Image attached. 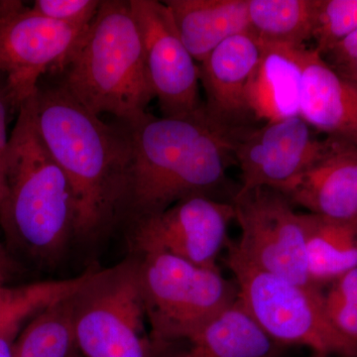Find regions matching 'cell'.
<instances>
[{
  "instance_id": "5b68a950",
  "label": "cell",
  "mask_w": 357,
  "mask_h": 357,
  "mask_svg": "<svg viewBox=\"0 0 357 357\" xmlns=\"http://www.w3.org/2000/svg\"><path fill=\"white\" fill-rule=\"evenodd\" d=\"M141 296L152 349L197 332L238 300L220 268L198 266L162 251L138 255Z\"/></svg>"
},
{
  "instance_id": "52a82bcc",
  "label": "cell",
  "mask_w": 357,
  "mask_h": 357,
  "mask_svg": "<svg viewBox=\"0 0 357 357\" xmlns=\"http://www.w3.org/2000/svg\"><path fill=\"white\" fill-rule=\"evenodd\" d=\"M76 347L83 357H153L138 258L93 271L73 296Z\"/></svg>"
},
{
  "instance_id": "277c9868",
  "label": "cell",
  "mask_w": 357,
  "mask_h": 357,
  "mask_svg": "<svg viewBox=\"0 0 357 357\" xmlns=\"http://www.w3.org/2000/svg\"><path fill=\"white\" fill-rule=\"evenodd\" d=\"M34 95L21 105L9 136L3 230L26 255L53 262L75 237L76 210L69 181L39 132Z\"/></svg>"
},
{
  "instance_id": "2e32d148",
  "label": "cell",
  "mask_w": 357,
  "mask_h": 357,
  "mask_svg": "<svg viewBox=\"0 0 357 357\" xmlns=\"http://www.w3.org/2000/svg\"><path fill=\"white\" fill-rule=\"evenodd\" d=\"M275 344L238 300L203 328L153 351V357H272Z\"/></svg>"
},
{
  "instance_id": "7a4b0ae2",
  "label": "cell",
  "mask_w": 357,
  "mask_h": 357,
  "mask_svg": "<svg viewBox=\"0 0 357 357\" xmlns=\"http://www.w3.org/2000/svg\"><path fill=\"white\" fill-rule=\"evenodd\" d=\"M132 143L123 218L162 213L182 199L208 197L222 187L241 132L218 126L203 112L189 119L147 114L128 126Z\"/></svg>"
},
{
  "instance_id": "7c38bea8",
  "label": "cell",
  "mask_w": 357,
  "mask_h": 357,
  "mask_svg": "<svg viewBox=\"0 0 357 357\" xmlns=\"http://www.w3.org/2000/svg\"><path fill=\"white\" fill-rule=\"evenodd\" d=\"M328 144V138L317 137L301 116L243 131L234 145V160L241 171L238 192L268 188L287 196Z\"/></svg>"
},
{
  "instance_id": "3957f363",
  "label": "cell",
  "mask_w": 357,
  "mask_h": 357,
  "mask_svg": "<svg viewBox=\"0 0 357 357\" xmlns=\"http://www.w3.org/2000/svg\"><path fill=\"white\" fill-rule=\"evenodd\" d=\"M60 84L84 109L131 126L155 98L130 0H102L62 70Z\"/></svg>"
},
{
  "instance_id": "484cf974",
  "label": "cell",
  "mask_w": 357,
  "mask_h": 357,
  "mask_svg": "<svg viewBox=\"0 0 357 357\" xmlns=\"http://www.w3.org/2000/svg\"><path fill=\"white\" fill-rule=\"evenodd\" d=\"M333 288L347 302L357 309V268L351 270L335 281Z\"/></svg>"
},
{
  "instance_id": "ffe728a7",
  "label": "cell",
  "mask_w": 357,
  "mask_h": 357,
  "mask_svg": "<svg viewBox=\"0 0 357 357\" xmlns=\"http://www.w3.org/2000/svg\"><path fill=\"white\" fill-rule=\"evenodd\" d=\"M89 272L61 281L0 287V357H13L16 340L26 324L56 301L76 292Z\"/></svg>"
},
{
  "instance_id": "4316f807",
  "label": "cell",
  "mask_w": 357,
  "mask_h": 357,
  "mask_svg": "<svg viewBox=\"0 0 357 357\" xmlns=\"http://www.w3.org/2000/svg\"><path fill=\"white\" fill-rule=\"evenodd\" d=\"M20 265L10 251L0 243V287L9 286V282L20 273Z\"/></svg>"
},
{
  "instance_id": "5bb4252c",
  "label": "cell",
  "mask_w": 357,
  "mask_h": 357,
  "mask_svg": "<svg viewBox=\"0 0 357 357\" xmlns=\"http://www.w3.org/2000/svg\"><path fill=\"white\" fill-rule=\"evenodd\" d=\"M300 116L326 137L357 146V86L314 49L301 47Z\"/></svg>"
},
{
  "instance_id": "9c48e42d",
  "label": "cell",
  "mask_w": 357,
  "mask_h": 357,
  "mask_svg": "<svg viewBox=\"0 0 357 357\" xmlns=\"http://www.w3.org/2000/svg\"><path fill=\"white\" fill-rule=\"evenodd\" d=\"M231 203L241 236L238 243H227L229 248L259 269L298 285L317 286L307 272L302 215L285 195L257 188L237 192Z\"/></svg>"
},
{
  "instance_id": "83f0119b",
  "label": "cell",
  "mask_w": 357,
  "mask_h": 357,
  "mask_svg": "<svg viewBox=\"0 0 357 357\" xmlns=\"http://www.w3.org/2000/svg\"><path fill=\"white\" fill-rule=\"evenodd\" d=\"M333 69L337 70L342 76L347 77V79L357 86V56L347 62V64L338 68H333Z\"/></svg>"
},
{
  "instance_id": "30bf717a",
  "label": "cell",
  "mask_w": 357,
  "mask_h": 357,
  "mask_svg": "<svg viewBox=\"0 0 357 357\" xmlns=\"http://www.w3.org/2000/svg\"><path fill=\"white\" fill-rule=\"evenodd\" d=\"M232 203L208 197L182 199L170 208L129 222V239L137 255L162 251L198 266L218 269V256L227 244Z\"/></svg>"
},
{
  "instance_id": "44dd1931",
  "label": "cell",
  "mask_w": 357,
  "mask_h": 357,
  "mask_svg": "<svg viewBox=\"0 0 357 357\" xmlns=\"http://www.w3.org/2000/svg\"><path fill=\"white\" fill-rule=\"evenodd\" d=\"M250 33L265 45L305 46L312 39L317 0H248Z\"/></svg>"
},
{
  "instance_id": "d6986e66",
  "label": "cell",
  "mask_w": 357,
  "mask_h": 357,
  "mask_svg": "<svg viewBox=\"0 0 357 357\" xmlns=\"http://www.w3.org/2000/svg\"><path fill=\"white\" fill-rule=\"evenodd\" d=\"M307 272L317 286L337 280L357 268V220H338L302 215Z\"/></svg>"
},
{
  "instance_id": "4fadbf2b",
  "label": "cell",
  "mask_w": 357,
  "mask_h": 357,
  "mask_svg": "<svg viewBox=\"0 0 357 357\" xmlns=\"http://www.w3.org/2000/svg\"><path fill=\"white\" fill-rule=\"evenodd\" d=\"M261 53L262 44L246 32L227 39L199 63L204 112L211 121L236 132L249 129L255 117L248 107V84Z\"/></svg>"
},
{
  "instance_id": "6da1fadb",
  "label": "cell",
  "mask_w": 357,
  "mask_h": 357,
  "mask_svg": "<svg viewBox=\"0 0 357 357\" xmlns=\"http://www.w3.org/2000/svg\"><path fill=\"white\" fill-rule=\"evenodd\" d=\"M39 132L69 181L75 237L96 241L123 218L132 143L129 126H109L60 84H39L34 95Z\"/></svg>"
},
{
  "instance_id": "8fae6325",
  "label": "cell",
  "mask_w": 357,
  "mask_h": 357,
  "mask_svg": "<svg viewBox=\"0 0 357 357\" xmlns=\"http://www.w3.org/2000/svg\"><path fill=\"white\" fill-rule=\"evenodd\" d=\"M142 36L150 86L163 117L189 119L203 112L199 66L185 48L164 2L130 0Z\"/></svg>"
},
{
  "instance_id": "d4e9b609",
  "label": "cell",
  "mask_w": 357,
  "mask_h": 357,
  "mask_svg": "<svg viewBox=\"0 0 357 357\" xmlns=\"http://www.w3.org/2000/svg\"><path fill=\"white\" fill-rule=\"evenodd\" d=\"M357 56V29L347 37L344 41L337 44L324 57L328 65L338 68L347 64Z\"/></svg>"
},
{
  "instance_id": "cb8c5ba5",
  "label": "cell",
  "mask_w": 357,
  "mask_h": 357,
  "mask_svg": "<svg viewBox=\"0 0 357 357\" xmlns=\"http://www.w3.org/2000/svg\"><path fill=\"white\" fill-rule=\"evenodd\" d=\"M100 0H36L32 10L56 22L88 28L100 9Z\"/></svg>"
},
{
  "instance_id": "f546056e",
  "label": "cell",
  "mask_w": 357,
  "mask_h": 357,
  "mask_svg": "<svg viewBox=\"0 0 357 357\" xmlns=\"http://www.w3.org/2000/svg\"><path fill=\"white\" fill-rule=\"evenodd\" d=\"M312 357H326V356H319V354H314V356Z\"/></svg>"
},
{
  "instance_id": "e0dca14e",
  "label": "cell",
  "mask_w": 357,
  "mask_h": 357,
  "mask_svg": "<svg viewBox=\"0 0 357 357\" xmlns=\"http://www.w3.org/2000/svg\"><path fill=\"white\" fill-rule=\"evenodd\" d=\"M300 49L262 44L248 89V107L255 119L270 122L300 116Z\"/></svg>"
},
{
  "instance_id": "603a6c76",
  "label": "cell",
  "mask_w": 357,
  "mask_h": 357,
  "mask_svg": "<svg viewBox=\"0 0 357 357\" xmlns=\"http://www.w3.org/2000/svg\"><path fill=\"white\" fill-rule=\"evenodd\" d=\"M357 29V0H317L314 50L325 57Z\"/></svg>"
},
{
  "instance_id": "8992f818",
  "label": "cell",
  "mask_w": 357,
  "mask_h": 357,
  "mask_svg": "<svg viewBox=\"0 0 357 357\" xmlns=\"http://www.w3.org/2000/svg\"><path fill=\"white\" fill-rule=\"evenodd\" d=\"M227 264L238 298L275 344L304 345L326 357H357V344L333 326L318 286H302L259 269L229 248Z\"/></svg>"
},
{
  "instance_id": "9a60e30c",
  "label": "cell",
  "mask_w": 357,
  "mask_h": 357,
  "mask_svg": "<svg viewBox=\"0 0 357 357\" xmlns=\"http://www.w3.org/2000/svg\"><path fill=\"white\" fill-rule=\"evenodd\" d=\"M286 197L314 215L357 220V146L328 138L321 158Z\"/></svg>"
},
{
  "instance_id": "f1b7e54d",
  "label": "cell",
  "mask_w": 357,
  "mask_h": 357,
  "mask_svg": "<svg viewBox=\"0 0 357 357\" xmlns=\"http://www.w3.org/2000/svg\"><path fill=\"white\" fill-rule=\"evenodd\" d=\"M69 357H83V356H81V354H79V351H77V347H76V349H75L74 351L70 352Z\"/></svg>"
},
{
  "instance_id": "7402d4cb",
  "label": "cell",
  "mask_w": 357,
  "mask_h": 357,
  "mask_svg": "<svg viewBox=\"0 0 357 357\" xmlns=\"http://www.w3.org/2000/svg\"><path fill=\"white\" fill-rule=\"evenodd\" d=\"M75 293L52 303L26 324L16 340L13 357H69L76 349Z\"/></svg>"
},
{
  "instance_id": "ac0fdd59",
  "label": "cell",
  "mask_w": 357,
  "mask_h": 357,
  "mask_svg": "<svg viewBox=\"0 0 357 357\" xmlns=\"http://www.w3.org/2000/svg\"><path fill=\"white\" fill-rule=\"evenodd\" d=\"M185 48L202 63L227 39L250 32L248 0H167Z\"/></svg>"
},
{
  "instance_id": "ba28073f",
  "label": "cell",
  "mask_w": 357,
  "mask_h": 357,
  "mask_svg": "<svg viewBox=\"0 0 357 357\" xmlns=\"http://www.w3.org/2000/svg\"><path fill=\"white\" fill-rule=\"evenodd\" d=\"M88 28L48 20L22 1L0 0V74L14 112L36 93L44 75L62 73Z\"/></svg>"
}]
</instances>
